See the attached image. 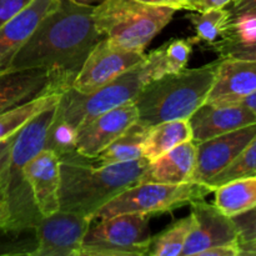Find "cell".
Masks as SVG:
<instances>
[{
    "label": "cell",
    "mask_w": 256,
    "mask_h": 256,
    "mask_svg": "<svg viewBox=\"0 0 256 256\" xmlns=\"http://www.w3.org/2000/svg\"><path fill=\"white\" fill-rule=\"evenodd\" d=\"M32 0H0V26L22 12Z\"/></svg>",
    "instance_id": "cell-35"
},
{
    "label": "cell",
    "mask_w": 256,
    "mask_h": 256,
    "mask_svg": "<svg viewBox=\"0 0 256 256\" xmlns=\"http://www.w3.org/2000/svg\"><path fill=\"white\" fill-rule=\"evenodd\" d=\"M155 79L156 56L152 50L144 62L92 92L80 94L72 88L66 89L58 102L55 115L78 129L82 122L102 112L132 102L145 85Z\"/></svg>",
    "instance_id": "cell-6"
},
{
    "label": "cell",
    "mask_w": 256,
    "mask_h": 256,
    "mask_svg": "<svg viewBox=\"0 0 256 256\" xmlns=\"http://www.w3.org/2000/svg\"><path fill=\"white\" fill-rule=\"evenodd\" d=\"M239 102H242V105H245L246 108H249L252 112H254L256 114V92H252V94H250L249 96L242 99Z\"/></svg>",
    "instance_id": "cell-40"
},
{
    "label": "cell",
    "mask_w": 256,
    "mask_h": 256,
    "mask_svg": "<svg viewBox=\"0 0 256 256\" xmlns=\"http://www.w3.org/2000/svg\"><path fill=\"white\" fill-rule=\"evenodd\" d=\"M176 9L136 0H102L94 6V20L102 38L132 52H145L172 22Z\"/></svg>",
    "instance_id": "cell-5"
},
{
    "label": "cell",
    "mask_w": 256,
    "mask_h": 256,
    "mask_svg": "<svg viewBox=\"0 0 256 256\" xmlns=\"http://www.w3.org/2000/svg\"><path fill=\"white\" fill-rule=\"evenodd\" d=\"M136 2L152 5H160V6H170L179 10L182 8V4H184L185 0H136Z\"/></svg>",
    "instance_id": "cell-37"
},
{
    "label": "cell",
    "mask_w": 256,
    "mask_h": 256,
    "mask_svg": "<svg viewBox=\"0 0 256 256\" xmlns=\"http://www.w3.org/2000/svg\"><path fill=\"white\" fill-rule=\"evenodd\" d=\"M15 135L6 138V139L4 140H0V200H5L8 168H9L10 152H12V142H14Z\"/></svg>",
    "instance_id": "cell-32"
},
{
    "label": "cell",
    "mask_w": 256,
    "mask_h": 256,
    "mask_svg": "<svg viewBox=\"0 0 256 256\" xmlns=\"http://www.w3.org/2000/svg\"><path fill=\"white\" fill-rule=\"evenodd\" d=\"M192 140L189 120H172L149 126L142 156L154 162L178 145Z\"/></svg>",
    "instance_id": "cell-20"
},
{
    "label": "cell",
    "mask_w": 256,
    "mask_h": 256,
    "mask_svg": "<svg viewBox=\"0 0 256 256\" xmlns=\"http://www.w3.org/2000/svg\"><path fill=\"white\" fill-rule=\"evenodd\" d=\"M212 192L209 185L194 182L178 185L138 182L106 202L95 218H109L119 214L152 215L170 212L196 200L205 199Z\"/></svg>",
    "instance_id": "cell-7"
},
{
    "label": "cell",
    "mask_w": 256,
    "mask_h": 256,
    "mask_svg": "<svg viewBox=\"0 0 256 256\" xmlns=\"http://www.w3.org/2000/svg\"><path fill=\"white\" fill-rule=\"evenodd\" d=\"M150 242L149 215L95 218L76 256H144L149 252Z\"/></svg>",
    "instance_id": "cell-8"
},
{
    "label": "cell",
    "mask_w": 256,
    "mask_h": 256,
    "mask_svg": "<svg viewBox=\"0 0 256 256\" xmlns=\"http://www.w3.org/2000/svg\"><path fill=\"white\" fill-rule=\"evenodd\" d=\"M192 226V215L178 220L156 236L152 238L148 255L180 256Z\"/></svg>",
    "instance_id": "cell-25"
},
{
    "label": "cell",
    "mask_w": 256,
    "mask_h": 256,
    "mask_svg": "<svg viewBox=\"0 0 256 256\" xmlns=\"http://www.w3.org/2000/svg\"><path fill=\"white\" fill-rule=\"evenodd\" d=\"M50 92H58L52 88L46 70L9 69L0 72V114Z\"/></svg>",
    "instance_id": "cell-18"
},
{
    "label": "cell",
    "mask_w": 256,
    "mask_h": 256,
    "mask_svg": "<svg viewBox=\"0 0 256 256\" xmlns=\"http://www.w3.org/2000/svg\"><path fill=\"white\" fill-rule=\"evenodd\" d=\"M238 232L239 242L256 240V206L232 218Z\"/></svg>",
    "instance_id": "cell-31"
},
{
    "label": "cell",
    "mask_w": 256,
    "mask_h": 256,
    "mask_svg": "<svg viewBox=\"0 0 256 256\" xmlns=\"http://www.w3.org/2000/svg\"><path fill=\"white\" fill-rule=\"evenodd\" d=\"M200 256H239V242L210 248L202 252Z\"/></svg>",
    "instance_id": "cell-36"
},
{
    "label": "cell",
    "mask_w": 256,
    "mask_h": 256,
    "mask_svg": "<svg viewBox=\"0 0 256 256\" xmlns=\"http://www.w3.org/2000/svg\"><path fill=\"white\" fill-rule=\"evenodd\" d=\"M38 246L35 228L0 229V256H32Z\"/></svg>",
    "instance_id": "cell-28"
},
{
    "label": "cell",
    "mask_w": 256,
    "mask_h": 256,
    "mask_svg": "<svg viewBox=\"0 0 256 256\" xmlns=\"http://www.w3.org/2000/svg\"><path fill=\"white\" fill-rule=\"evenodd\" d=\"M214 205L232 218L256 206V176L239 178L215 188Z\"/></svg>",
    "instance_id": "cell-21"
},
{
    "label": "cell",
    "mask_w": 256,
    "mask_h": 256,
    "mask_svg": "<svg viewBox=\"0 0 256 256\" xmlns=\"http://www.w3.org/2000/svg\"><path fill=\"white\" fill-rule=\"evenodd\" d=\"M102 39L92 5L54 0L15 55L10 69L46 70L52 88L64 92L72 88L85 59Z\"/></svg>",
    "instance_id": "cell-1"
},
{
    "label": "cell",
    "mask_w": 256,
    "mask_h": 256,
    "mask_svg": "<svg viewBox=\"0 0 256 256\" xmlns=\"http://www.w3.org/2000/svg\"><path fill=\"white\" fill-rule=\"evenodd\" d=\"M236 0H185L182 9L190 12H206L212 9H224Z\"/></svg>",
    "instance_id": "cell-34"
},
{
    "label": "cell",
    "mask_w": 256,
    "mask_h": 256,
    "mask_svg": "<svg viewBox=\"0 0 256 256\" xmlns=\"http://www.w3.org/2000/svg\"><path fill=\"white\" fill-rule=\"evenodd\" d=\"M75 2H82V4H90V5H92V2H100V0H75Z\"/></svg>",
    "instance_id": "cell-41"
},
{
    "label": "cell",
    "mask_w": 256,
    "mask_h": 256,
    "mask_svg": "<svg viewBox=\"0 0 256 256\" xmlns=\"http://www.w3.org/2000/svg\"><path fill=\"white\" fill-rule=\"evenodd\" d=\"M54 0H32L14 18L0 26V72L9 70L15 55L32 34Z\"/></svg>",
    "instance_id": "cell-17"
},
{
    "label": "cell",
    "mask_w": 256,
    "mask_h": 256,
    "mask_svg": "<svg viewBox=\"0 0 256 256\" xmlns=\"http://www.w3.org/2000/svg\"><path fill=\"white\" fill-rule=\"evenodd\" d=\"M60 92H45L29 102L12 108L0 114V140L16 134L24 125H26L34 116L46 108L59 102Z\"/></svg>",
    "instance_id": "cell-23"
},
{
    "label": "cell",
    "mask_w": 256,
    "mask_h": 256,
    "mask_svg": "<svg viewBox=\"0 0 256 256\" xmlns=\"http://www.w3.org/2000/svg\"><path fill=\"white\" fill-rule=\"evenodd\" d=\"M210 45L219 54L220 59L256 60V34L242 42L220 38Z\"/></svg>",
    "instance_id": "cell-30"
},
{
    "label": "cell",
    "mask_w": 256,
    "mask_h": 256,
    "mask_svg": "<svg viewBox=\"0 0 256 256\" xmlns=\"http://www.w3.org/2000/svg\"><path fill=\"white\" fill-rule=\"evenodd\" d=\"M138 118L139 112L132 102L86 120L78 128L75 152L82 158L94 159L135 124Z\"/></svg>",
    "instance_id": "cell-12"
},
{
    "label": "cell",
    "mask_w": 256,
    "mask_h": 256,
    "mask_svg": "<svg viewBox=\"0 0 256 256\" xmlns=\"http://www.w3.org/2000/svg\"><path fill=\"white\" fill-rule=\"evenodd\" d=\"M186 19L195 30L192 42L212 44L222 36L229 26L230 14L228 9H212L206 12H194L186 15Z\"/></svg>",
    "instance_id": "cell-24"
},
{
    "label": "cell",
    "mask_w": 256,
    "mask_h": 256,
    "mask_svg": "<svg viewBox=\"0 0 256 256\" xmlns=\"http://www.w3.org/2000/svg\"><path fill=\"white\" fill-rule=\"evenodd\" d=\"M190 206L192 226L180 256H200L210 248L239 242L232 218L222 214L214 204L202 199L192 202Z\"/></svg>",
    "instance_id": "cell-11"
},
{
    "label": "cell",
    "mask_w": 256,
    "mask_h": 256,
    "mask_svg": "<svg viewBox=\"0 0 256 256\" xmlns=\"http://www.w3.org/2000/svg\"><path fill=\"white\" fill-rule=\"evenodd\" d=\"M239 255L256 256V240L239 242Z\"/></svg>",
    "instance_id": "cell-38"
},
{
    "label": "cell",
    "mask_w": 256,
    "mask_h": 256,
    "mask_svg": "<svg viewBox=\"0 0 256 256\" xmlns=\"http://www.w3.org/2000/svg\"><path fill=\"white\" fill-rule=\"evenodd\" d=\"M149 126L136 122L116 140L105 148L98 156L89 159L90 162L98 166L116 162H126L142 158V149L146 139Z\"/></svg>",
    "instance_id": "cell-22"
},
{
    "label": "cell",
    "mask_w": 256,
    "mask_h": 256,
    "mask_svg": "<svg viewBox=\"0 0 256 256\" xmlns=\"http://www.w3.org/2000/svg\"><path fill=\"white\" fill-rule=\"evenodd\" d=\"M192 140L202 142L256 122V114L242 102H204L189 118Z\"/></svg>",
    "instance_id": "cell-14"
},
{
    "label": "cell",
    "mask_w": 256,
    "mask_h": 256,
    "mask_svg": "<svg viewBox=\"0 0 256 256\" xmlns=\"http://www.w3.org/2000/svg\"><path fill=\"white\" fill-rule=\"evenodd\" d=\"M248 176H256V135L245 146V149L240 152L239 156L226 169L212 178L206 185H209L214 190L216 186L230 182V180Z\"/></svg>",
    "instance_id": "cell-27"
},
{
    "label": "cell",
    "mask_w": 256,
    "mask_h": 256,
    "mask_svg": "<svg viewBox=\"0 0 256 256\" xmlns=\"http://www.w3.org/2000/svg\"><path fill=\"white\" fill-rule=\"evenodd\" d=\"M22 174L32 190V199L42 216L60 208V158L50 149H42L22 168Z\"/></svg>",
    "instance_id": "cell-15"
},
{
    "label": "cell",
    "mask_w": 256,
    "mask_h": 256,
    "mask_svg": "<svg viewBox=\"0 0 256 256\" xmlns=\"http://www.w3.org/2000/svg\"><path fill=\"white\" fill-rule=\"evenodd\" d=\"M256 92V60L220 59L205 102H236Z\"/></svg>",
    "instance_id": "cell-16"
},
{
    "label": "cell",
    "mask_w": 256,
    "mask_h": 256,
    "mask_svg": "<svg viewBox=\"0 0 256 256\" xmlns=\"http://www.w3.org/2000/svg\"><path fill=\"white\" fill-rule=\"evenodd\" d=\"M149 162L142 156L132 162L98 166L76 152L62 158L59 210L94 219L106 202L140 182Z\"/></svg>",
    "instance_id": "cell-2"
},
{
    "label": "cell",
    "mask_w": 256,
    "mask_h": 256,
    "mask_svg": "<svg viewBox=\"0 0 256 256\" xmlns=\"http://www.w3.org/2000/svg\"><path fill=\"white\" fill-rule=\"evenodd\" d=\"M10 219V212L8 202L5 200H0V229L6 228Z\"/></svg>",
    "instance_id": "cell-39"
},
{
    "label": "cell",
    "mask_w": 256,
    "mask_h": 256,
    "mask_svg": "<svg viewBox=\"0 0 256 256\" xmlns=\"http://www.w3.org/2000/svg\"><path fill=\"white\" fill-rule=\"evenodd\" d=\"M255 135L256 122L198 142L192 182L208 184L239 156Z\"/></svg>",
    "instance_id": "cell-13"
},
{
    "label": "cell",
    "mask_w": 256,
    "mask_h": 256,
    "mask_svg": "<svg viewBox=\"0 0 256 256\" xmlns=\"http://www.w3.org/2000/svg\"><path fill=\"white\" fill-rule=\"evenodd\" d=\"M196 164V142L189 140L150 162L139 182L178 185L192 182Z\"/></svg>",
    "instance_id": "cell-19"
},
{
    "label": "cell",
    "mask_w": 256,
    "mask_h": 256,
    "mask_svg": "<svg viewBox=\"0 0 256 256\" xmlns=\"http://www.w3.org/2000/svg\"><path fill=\"white\" fill-rule=\"evenodd\" d=\"M145 59V52L122 49L112 45L106 38H102L85 59L72 88L80 94H89Z\"/></svg>",
    "instance_id": "cell-9"
},
{
    "label": "cell",
    "mask_w": 256,
    "mask_h": 256,
    "mask_svg": "<svg viewBox=\"0 0 256 256\" xmlns=\"http://www.w3.org/2000/svg\"><path fill=\"white\" fill-rule=\"evenodd\" d=\"M76 136V128L55 115L48 132L45 149L52 150L60 159L69 156L75 152Z\"/></svg>",
    "instance_id": "cell-29"
},
{
    "label": "cell",
    "mask_w": 256,
    "mask_h": 256,
    "mask_svg": "<svg viewBox=\"0 0 256 256\" xmlns=\"http://www.w3.org/2000/svg\"><path fill=\"white\" fill-rule=\"evenodd\" d=\"M195 42L192 39H172L154 50L156 56V74L162 78L175 74L186 68Z\"/></svg>",
    "instance_id": "cell-26"
},
{
    "label": "cell",
    "mask_w": 256,
    "mask_h": 256,
    "mask_svg": "<svg viewBox=\"0 0 256 256\" xmlns=\"http://www.w3.org/2000/svg\"><path fill=\"white\" fill-rule=\"evenodd\" d=\"M92 220L62 210L42 216L35 226L38 246L32 256H76Z\"/></svg>",
    "instance_id": "cell-10"
},
{
    "label": "cell",
    "mask_w": 256,
    "mask_h": 256,
    "mask_svg": "<svg viewBox=\"0 0 256 256\" xmlns=\"http://www.w3.org/2000/svg\"><path fill=\"white\" fill-rule=\"evenodd\" d=\"M56 105L58 102L39 112L15 135L10 152L5 189V202H8L10 212V219L6 225L9 229L35 228L42 219L29 184L22 174V168L30 159L45 149L48 132L54 120Z\"/></svg>",
    "instance_id": "cell-4"
},
{
    "label": "cell",
    "mask_w": 256,
    "mask_h": 256,
    "mask_svg": "<svg viewBox=\"0 0 256 256\" xmlns=\"http://www.w3.org/2000/svg\"><path fill=\"white\" fill-rule=\"evenodd\" d=\"M228 10L230 14V22L240 19H254L256 18V0H236Z\"/></svg>",
    "instance_id": "cell-33"
},
{
    "label": "cell",
    "mask_w": 256,
    "mask_h": 256,
    "mask_svg": "<svg viewBox=\"0 0 256 256\" xmlns=\"http://www.w3.org/2000/svg\"><path fill=\"white\" fill-rule=\"evenodd\" d=\"M219 59L192 69H182L152 80L140 92L134 104L138 122L152 126L172 120H189L209 95L216 76Z\"/></svg>",
    "instance_id": "cell-3"
}]
</instances>
